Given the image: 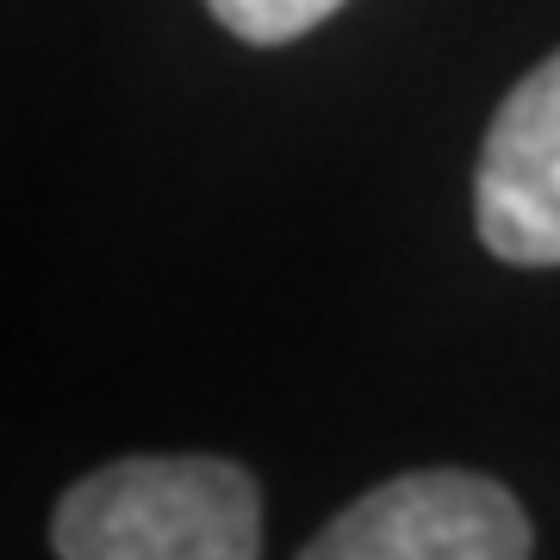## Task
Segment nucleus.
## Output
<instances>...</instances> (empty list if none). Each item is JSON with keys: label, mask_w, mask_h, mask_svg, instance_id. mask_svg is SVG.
<instances>
[{"label": "nucleus", "mask_w": 560, "mask_h": 560, "mask_svg": "<svg viewBox=\"0 0 560 560\" xmlns=\"http://www.w3.org/2000/svg\"><path fill=\"white\" fill-rule=\"evenodd\" d=\"M474 219L511 268H560V50L504 94L480 150Z\"/></svg>", "instance_id": "3"}, {"label": "nucleus", "mask_w": 560, "mask_h": 560, "mask_svg": "<svg viewBox=\"0 0 560 560\" xmlns=\"http://www.w3.org/2000/svg\"><path fill=\"white\" fill-rule=\"evenodd\" d=\"M50 548L62 560H249L261 492L219 455H131L62 492Z\"/></svg>", "instance_id": "1"}, {"label": "nucleus", "mask_w": 560, "mask_h": 560, "mask_svg": "<svg viewBox=\"0 0 560 560\" xmlns=\"http://www.w3.org/2000/svg\"><path fill=\"white\" fill-rule=\"evenodd\" d=\"M212 20L243 44H287L305 38L312 25H324L342 0H206Z\"/></svg>", "instance_id": "4"}, {"label": "nucleus", "mask_w": 560, "mask_h": 560, "mask_svg": "<svg viewBox=\"0 0 560 560\" xmlns=\"http://www.w3.org/2000/svg\"><path fill=\"white\" fill-rule=\"evenodd\" d=\"M529 548L523 504L460 467L386 480L305 541L312 560H523Z\"/></svg>", "instance_id": "2"}]
</instances>
